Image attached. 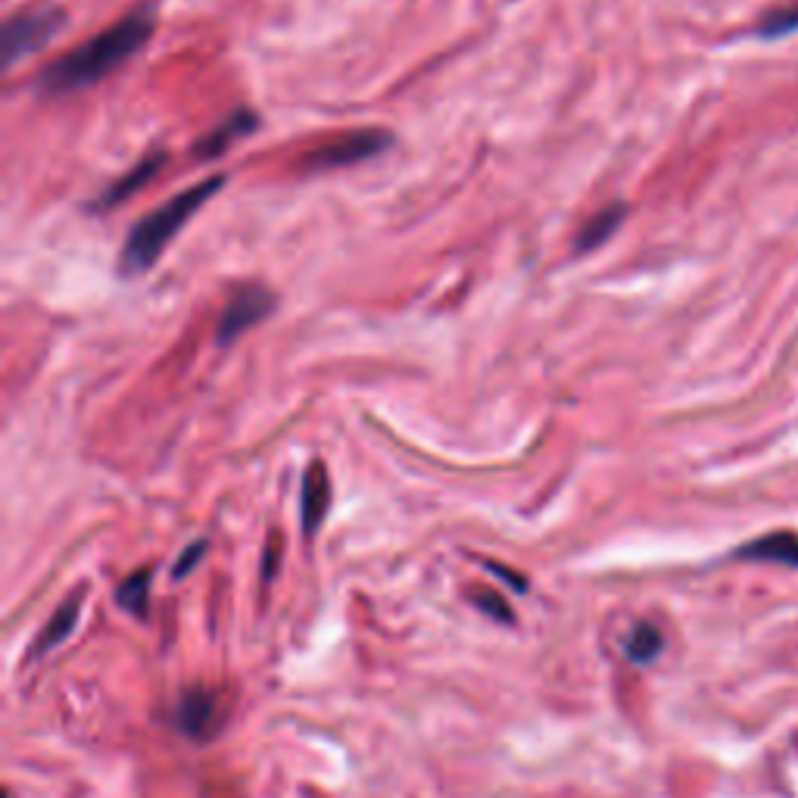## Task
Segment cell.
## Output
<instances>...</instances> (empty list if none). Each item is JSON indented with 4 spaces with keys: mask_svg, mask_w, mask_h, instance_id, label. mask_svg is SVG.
<instances>
[{
    "mask_svg": "<svg viewBox=\"0 0 798 798\" xmlns=\"http://www.w3.org/2000/svg\"><path fill=\"white\" fill-rule=\"evenodd\" d=\"M150 31H153V16L141 10V13L116 23L113 28L94 35L88 45L60 56L50 69L41 73L38 88L50 98H56V94H75V91L98 85L100 78L116 73L125 60H131L138 50L144 48L150 41Z\"/></svg>",
    "mask_w": 798,
    "mask_h": 798,
    "instance_id": "cell-1",
    "label": "cell"
},
{
    "mask_svg": "<svg viewBox=\"0 0 798 798\" xmlns=\"http://www.w3.org/2000/svg\"><path fill=\"white\" fill-rule=\"evenodd\" d=\"M225 185V178L221 175H213V178H206V181H200L194 188H188L185 194L172 197L169 203H163L156 213H150L147 218H141L135 228H131V235H128V241L122 246V275H141L147 268L153 266L156 259H160V253L169 246V241L191 221L194 213H200V206L210 200V197H216V191Z\"/></svg>",
    "mask_w": 798,
    "mask_h": 798,
    "instance_id": "cell-2",
    "label": "cell"
},
{
    "mask_svg": "<svg viewBox=\"0 0 798 798\" xmlns=\"http://www.w3.org/2000/svg\"><path fill=\"white\" fill-rule=\"evenodd\" d=\"M390 147L388 131H353V135H343L331 144H321L306 156V166L309 169H343V166H356L368 156L381 153Z\"/></svg>",
    "mask_w": 798,
    "mask_h": 798,
    "instance_id": "cell-3",
    "label": "cell"
},
{
    "mask_svg": "<svg viewBox=\"0 0 798 798\" xmlns=\"http://www.w3.org/2000/svg\"><path fill=\"white\" fill-rule=\"evenodd\" d=\"M63 25V16L56 10H41V13H23L13 16L3 31V60L13 66L20 56H28L48 41L50 35Z\"/></svg>",
    "mask_w": 798,
    "mask_h": 798,
    "instance_id": "cell-4",
    "label": "cell"
},
{
    "mask_svg": "<svg viewBox=\"0 0 798 798\" xmlns=\"http://www.w3.org/2000/svg\"><path fill=\"white\" fill-rule=\"evenodd\" d=\"M271 306H275V296L263 288H243V291L235 293L228 300V306L221 309V321H218L216 331L218 343H231V340L241 338L246 328L259 325L271 313Z\"/></svg>",
    "mask_w": 798,
    "mask_h": 798,
    "instance_id": "cell-5",
    "label": "cell"
},
{
    "mask_svg": "<svg viewBox=\"0 0 798 798\" xmlns=\"http://www.w3.org/2000/svg\"><path fill=\"white\" fill-rule=\"evenodd\" d=\"M331 506V481H328V468L321 461L309 465V471L303 474V499H300V515H303V528L313 536L318 524L325 521Z\"/></svg>",
    "mask_w": 798,
    "mask_h": 798,
    "instance_id": "cell-6",
    "label": "cell"
},
{
    "mask_svg": "<svg viewBox=\"0 0 798 798\" xmlns=\"http://www.w3.org/2000/svg\"><path fill=\"white\" fill-rule=\"evenodd\" d=\"M733 556L743 558V561H776V565H786V568L798 571V533L774 531L768 536H758L746 546H739Z\"/></svg>",
    "mask_w": 798,
    "mask_h": 798,
    "instance_id": "cell-7",
    "label": "cell"
},
{
    "mask_svg": "<svg viewBox=\"0 0 798 798\" xmlns=\"http://www.w3.org/2000/svg\"><path fill=\"white\" fill-rule=\"evenodd\" d=\"M213 721H216V699L206 689H191L178 705V726L188 736H206Z\"/></svg>",
    "mask_w": 798,
    "mask_h": 798,
    "instance_id": "cell-8",
    "label": "cell"
},
{
    "mask_svg": "<svg viewBox=\"0 0 798 798\" xmlns=\"http://www.w3.org/2000/svg\"><path fill=\"white\" fill-rule=\"evenodd\" d=\"M624 216H628V206H624V203H615V206L599 210V213L581 228V235H578V253H590V250L603 246V243L618 231V225L624 221Z\"/></svg>",
    "mask_w": 798,
    "mask_h": 798,
    "instance_id": "cell-9",
    "label": "cell"
},
{
    "mask_svg": "<svg viewBox=\"0 0 798 798\" xmlns=\"http://www.w3.org/2000/svg\"><path fill=\"white\" fill-rule=\"evenodd\" d=\"M78 611H81V593H75V596H69L66 603L60 605L56 608V615L50 618L48 621V628H45V633L38 636V643H35V658L38 655H45L50 653L53 646H60L69 633L75 630V621H78Z\"/></svg>",
    "mask_w": 798,
    "mask_h": 798,
    "instance_id": "cell-10",
    "label": "cell"
},
{
    "mask_svg": "<svg viewBox=\"0 0 798 798\" xmlns=\"http://www.w3.org/2000/svg\"><path fill=\"white\" fill-rule=\"evenodd\" d=\"M256 128V119L246 113V110H241V113H235L231 119L225 122L221 128H216L203 144L197 147V156H203V160H213V156H218V153H225L228 147L235 144L238 138H243L246 131H253Z\"/></svg>",
    "mask_w": 798,
    "mask_h": 798,
    "instance_id": "cell-11",
    "label": "cell"
},
{
    "mask_svg": "<svg viewBox=\"0 0 798 798\" xmlns=\"http://www.w3.org/2000/svg\"><path fill=\"white\" fill-rule=\"evenodd\" d=\"M664 649V633L655 628V624H639L633 628L628 636V658L633 664H653L655 658Z\"/></svg>",
    "mask_w": 798,
    "mask_h": 798,
    "instance_id": "cell-12",
    "label": "cell"
},
{
    "mask_svg": "<svg viewBox=\"0 0 798 798\" xmlns=\"http://www.w3.org/2000/svg\"><path fill=\"white\" fill-rule=\"evenodd\" d=\"M163 160H166L163 153H156V156H150V160H144V163H141L138 169H135V172H131V175H128V178H122V181H116V185L110 188V194L103 197V200H100L98 206H103V210H110V206H116V203H122L125 197L135 194V191H138L141 185H144L147 178H153V175L160 172V166H163Z\"/></svg>",
    "mask_w": 798,
    "mask_h": 798,
    "instance_id": "cell-13",
    "label": "cell"
},
{
    "mask_svg": "<svg viewBox=\"0 0 798 798\" xmlns=\"http://www.w3.org/2000/svg\"><path fill=\"white\" fill-rule=\"evenodd\" d=\"M119 605L125 611H131L135 618H144L147 615V599H150V571H138L131 574L128 581L119 586Z\"/></svg>",
    "mask_w": 798,
    "mask_h": 798,
    "instance_id": "cell-14",
    "label": "cell"
},
{
    "mask_svg": "<svg viewBox=\"0 0 798 798\" xmlns=\"http://www.w3.org/2000/svg\"><path fill=\"white\" fill-rule=\"evenodd\" d=\"M789 31H798V3L796 7H786V10H776V13H771L764 23L758 25V35L761 38H783Z\"/></svg>",
    "mask_w": 798,
    "mask_h": 798,
    "instance_id": "cell-15",
    "label": "cell"
},
{
    "mask_svg": "<svg viewBox=\"0 0 798 798\" xmlns=\"http://www.w3.org/2000/svg\"><path fill=\"white\" fill-rule=\"evenodd\" d=\"M203 553H206V540H197V543H191V546L185 549V556L175 561V568H172V578H175V581L188 578V574H191V568H194L197 561L203 558Z\"/></svg>",
    "mask_w": 798,
    "mask_h": 798,
    "instance_id": "cell-16",
    "label": "cell"
},
{
    "mask_svg": "<svg viewBox=\"0 0 798 798\" xmlns=\"http://www.w3.org/2000/svg\"><path fill=\"white\" fill-rule=\"evenodd\" d=\"M478 605L484 608L486 615H493V618H503V621H511L515 615H511V608L506 605V599H499V596H490V593H481V599H478Z\"/></svg>",
    "mask_w": 798,
    "mask_h": 798,
    "instance_id": "cell-17",
    "label": "cell"
}]
</instances>
